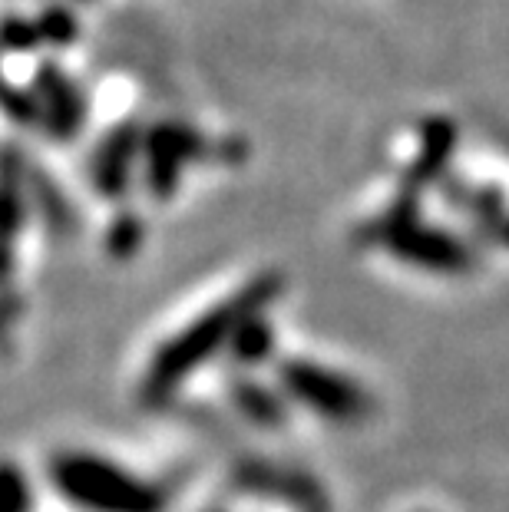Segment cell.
I'll list each match as a JSON object with an SVG mask.
<instances>
[{
  "mask_svg": "<svg viewBox=\"0 0 509 512\" xmlns=\"http://www.w3.org/2000/svg\"><path fill=\"white\" fill-rule=\"evenodd\" d=\"M53 483L83 512H162L156 486L93 453H63L50 463Z\"/></svg>",
  "mask_w": 509,
  "mask_h": 512,
  "instance_id": "obj_2",
  "label": "cell"
},
{
  "mask_svg": "<svg viewBox=\"0 0 509 512\" xmlns=\"http://www.w3.org/2000/svg\"><path fill=\"white\" fill-rule=\"evenodd\" d=\"M268 291H272V281L248 288V291L238 294V298L225 301L215 311L196 318L179 337H172V341L156 354L153 367H149V374H146V394L166 397L169 390H176L179 380L189 377L192 370H196L212 351H219L222 344L235 341L238 328H242V324L252 318L258 304L268 298Z\"/></svg>",
  "mask_w": 509,
  "mask_h": 512,
  "instance_id": "obj_1",
  "label": "cell"
},
{
  "mask_svg": "<svg viewBox=\"0 0 509 512\" xmlns=\"http://www.w3.org/2000/svg\"><path fill=\"white\" fill-rule=\"evenodd\" d=\"M285 384L301 403H308V407L321 410L324 417H334V420L361 417V410L367 407L364 394L351 384V380H344L338 374H331V370L314 367V364H301V361L288 364Z\"/></svg>",
  "mask_w": 509,
  "mask_h": 512,
  "instance_id": "obj_3",
  "label": "cell"
}]
</instances>
